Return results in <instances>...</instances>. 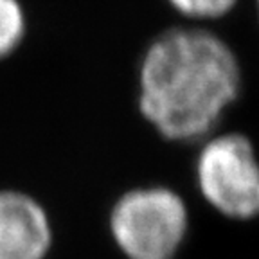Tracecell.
Here are the masks:
<instances>
[{"label":"cell","instance_id":"4","mask_svg":"<svg viewBox=\"0 0 259 259\" xmlns=\"http://www.w3.org/2000/svg\"><path fill=\"white\" fill-rule=\"evenodd\" d=\"M51 241L44 207L20 191H0V259H45Z\"/></svg>","mask_w":259,"mask_h":259},{"label":"cell","instance_id":"2","mask_svg":"<svg viewBox=\"0 0 259 259\" xmlns=\"http://www.w3.org/2000/svg\"><path fill=\"white\" fill-rule=\"evenodd\" d=\"M184 200L166 187L128 191L110 214V231L128 259H173L187 232Z\"/></svg>","mask_w":259,"mask_h":259},{"label":"cell","instance_id":"7","mask_svg":"<svg viewBox=\"0 0 259 259\" xmlns=\"http://www.w3.org/2000/svg\"><path fill=\"white\" fill-rule=\"evenodd\" d=\"M257 9H259V0H257Z\"/></svg>","mask_w":259,"mask_h":259},{"label":"cell","instance_id":"6","mask_svg":"<svg viewBox=\"0 0 259 259\" xmlns=\"http://www.w3.org/2000/svg\"><path fill=\"white\" fill-rule=\"evenodd\" d=\"M238 0H169V4L191 18H220L236 6Z\"/></svg>","mask_w":259,"mask_h":259},{"label":"cell","instance_id":"1","mask_svg":"<svg viewBox=\"0 0 259 259\" xmlns=\"http://www.w3.org/2000/svg\"><path fill=\"white\" fill-rule=\"evenodd\" d=\"M241 90L232 49L198 27H173L146 49L139 69V106L169 141H196L218 124Z\"/></svg>","mask_w":259,"mask_h":259},{"label":"cell","instance_id":"5","mask_svg":"<svg viewBox=\"0 0 259 259\" xmlns=\"http://www.w3.org/2000/svg\"><path fill=\"white\" fill-rule=\"evenodd\" d=\"M25 34V16L18 0H0V60L15 53Z\"/></svg>","mask_w":259,"mask_h":259},{"label":"cell","instance_id":"3","mask_svg":"<svg viewBox=\"0 0 259 259\" xmlns=\"http://www.w3.org/2000/svg\"><path fill=\"white\" fill-rule=\"evenodd\" d=\"M196 180L203 198L223 216H259V162L245 135L210 139L196 158Z\"/></svg>","mask_w":259,"mask_h":259}]
</instances>
